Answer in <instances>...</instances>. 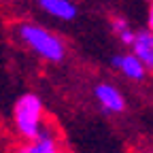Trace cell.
<instances>
[{
  "label": "cell",
  "instance_id": "1",
  "mask_svg": "<svg viewBox=\"0 0 153 153\" xmlns=\"http://www.w3.org/2000/svg\"><path fill=\"white\" fill-rule=\"evenodd\" d=\"M13 38L43 62L60 64L66 57V43L60 34L36 22H17L13 26Z\"/></svg>",
  "mask_w": 153,
  "mask_h": 153
},
{
  "label": "cell",
  "instance_id": "2",
  "mask_svg": "<svg viewBox=\"0 0 153 153\" xmlns=\"http://www.w3.org/2000/svg\"><path fill=\"white\" fill-rule=\"evenodd\" d=\"M11 126H13V132L17 134V138L22 140H32L36 136H41L45 128L49 126L45 102L41 96L34 91H26L22 96H17L11 106Z\"/></svg>",
  "mask_w": 153,
  "mask_h": 153
},
{
  "label": "cell",
  "instance_id": "3",
  "mask_svg": "<svg viewBox=\"0 0 153 153\" xmlns=\"http://www.w3.org/2000/svg\"><path fill=\"white\" fill-rule=\"evenodd\" d=\"M11 153H68L62 136L57 134V130L49 123L41 136H36L32 140H19Z\"/></svg>",
  "mask_w": 153,
  "mask_h": 153
},
{
  "label": "cell",
  "instance_id": "4",
  "mask_svg": "<svg viewBox=\"0 0 153 153\" xmlns=\"http://www.w3.org/2000/svg\"><path fill=\"white\" fill-rule=\"evenodd\" d=\"M94 98L98 102V106L108 115H119L128 106L123 91L117 85L108 83V81H100V83L94 85Z\"/></svg>",
  "mask_w": 153,
  "mask_h": 153
},
{
  "label": "cell",
  "instance_id": "5",
  "mask_svg": "<svg viewBox=\"0 0 153 153\" xmlns=\"http://www.w3.org/2000/svg\"><path fill=\"white\" fill-rule=\"evenodd\" d=\"M111 64H113V68L117 70L121 76H126V79H130V81H143L145 76L149 74L147 66L138 60V55H134L132 51L115 53Z\"/></svg>",
  "mask_w": 153,
  "mask_h": 153
},
{
  "label": "cell",
  "instance_id": "6",
  "mask_svg": "<svg viewBox=\"0 0 153 153\" xmlns=\"http://www.w3.org/2000/svg\"><path fill=\"white\" fill-rule=\"evenodd\" d=\"M36 4L45 15L60 22H74L79 15L76 0H36Z\"/></svg>",
  "mask_w": 153,
  "mask_h": 153
},
{
  "label": "cell",
  "instance_id": "7",
  "mask_svg": "<svg viewBox=\"0 0 153 153\" xmlns=\"http://www.w3.org/2000/svg\"><path fill=\"white\" fill-rule=\"evenodd\" d=\"M130 51L138 55V60L147 66L149 72H153V32L149 28L136 30V36L130 45Z\"/></svg>",
  "mask_w": 153,
  "mask_h": 153
},
{
  "label": "cell",
  "instance_id": "8",
  "mask_svg": "<svg viewBox=\"0 0 153 153\" xmlns=\"http://www.w3.org/2000/svg\"><path fill=\"white\" fill-rule=\"evenodd\" d=\"M111 32H113V36L117 38L121 45H126L128 49H130V45H132V41H134V36H136V30H134L132 24L128 22L126 17H121V15L111 17Z\"/></svg>",
  "mask_w": 153,
  "mask_h": 153
},
{
  "label": "cell",
  "instance_id": "9",
  "mask_svg": "<svg viewBox=\"0 0 153 153\" xmlns=\"http://www.w3.org/2000/svg\"><path fill=\"white\" fill-rule=\"evenodd\" d=\"M147 28L153 32V0L149 2V9H147Z\"/></svg>",
  "mask_w": 153,
  "mask_h": 153
},
{
  "label": "cell",
  "instance_id": "10",
  "mask_svg": "<svg viewBox=\"0 0 153 153\" xmlns=\"http://www.w3.org/2000/svg\"><path fill=\"white\" fill-rule=\"evenodd\" d=\"M4 2H13V0H0V4H4Z\"/></svg>",
  "mask_w": 153,
  "mask_h": 153
},
{
  "label": "cell",
  "instance_id": "11",
  "mask_svg": "<svg viewBox=\"0 0 153 153\" xmlns=\"http://www.w3.org/2000/svg\"><path fill=\"white\" fill-rule=\"evenodd\" d=\"M145 153H153V149H151V151H145Z\"/></svg>",
  "mask_w": 153,
  "mask_h": 153
},
{
  "label": "cell",
  "instance_id": "12",
  "mask_svg": "<svg viewBox=\"0 0 153 153\" xmlns=\"http://www.w3.org/2000/svg\"><path fill=\"white\" fill-rule=\"evenodd\" d=\"M147 2H151V0H147Z\"/></svg>",
  "mask_w": 153,
  "mask_h": 153
}]
</instances>
